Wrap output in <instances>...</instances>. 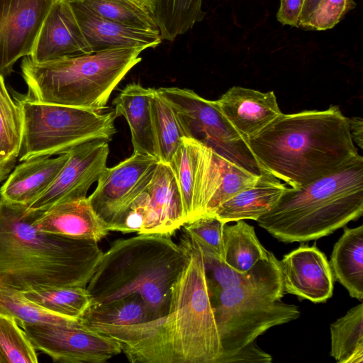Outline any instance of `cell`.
Wrapping results in <instances>:
<instances>
[{
    "instance_id": "6da1fadb",
    "label": "cell",
    "mask_w": 363,
    "mask_h": 363,
    "mask_svg": "<svg viewBox=\"0 0 363 363\" xmlns=\"http://www.w3.org/2000/svg\"><path fill=\"white\" fill-rule=\"evenodd\" d=\"M181 243L188 259L172 291L167 313L128 325H106L132 363H217L220 335L206 279L201 250L186 234Z\"/></svg>"
},
{
    "instance_id": "7a4b0ae2",
    "label": "cell",
    "mask_w": 363,
    "mask_h": 363,
    "mask_svg": "<svg viewBox=\"0 0 363 363\" xmlns=\"http://www.w3.org/2000/svg\"><path fill=\"white\" fill-rule=\"evenodd\" d=\"M44 211L0 197V285L86 288L104 252L96 241L38 230L33 223Z\"/></svg>"
},
{
    "instance_id": "3957f363",
    "label": "cell",
    "mask_w": 363,
    "mask_h": 363,
    "mask_svg": "<svg viewBox=\"0 0 363 363\" xmlns=\"http://www.w3.org/2000/svg\"><path fill=\"white\" fill-rule=\"evenodd\" d=\"M247 143L261 167L292 188L342 168L357 155L339 106L281 113Z\"/></svg>"
},
{
    "instance_id": "277c9868",
    "label": "cell",
    "mask_w": 363,
    "mask_h": 363,
    "mask_svg": "<svg viewBox=\"0 0 363 363\" xmlns=\"http://www.w3.org/2000/svg\"><path fill=\"white\" fill-rule=\"evenodd\" d=\"M170 236L138 234L114 241L103 253L86 289L91 304L139 295L152 320L165 315L172 287L188 259L185 247Z\"/></svg>"
},
{
    "instance_id": "5b68a950",
    "label": "cell",
    "mask_w": 363,
    "mask_h": 363,
    "mask_svg": "<svg viewBox=\"0 0 363 363\" xmlns=\"http://www.w3.org/2000/svg\"><path fill=\"white\" fill-rule=\"evenodd\" d=\"M363 215V157L298 188H286L256 221L278 240H318Z\"/></svg>"
},
{
    "instance_id": "8992f818",
    "label": "cell",
    "mask_w": 363,
    "mask_h": 363,
    "mask_svg": "<svg viewBox=\"0 0 363 363\" xmlns=\"http://www.w3.org/2000/svg\"><path fill=\"white\" fill-rule=\"evenodd\" d=\"M144 50L115 48L43 62L26 56L21 68L34 101L101 111Z\"/></svg>"
},
{
    "instance_id": "52a82bcc",
    "label": "cell",
    "mask_w": 363,
    "mask_h": 363,
    "mask_svg": "<svg viewBox=\"0 0 363 363\" xmlns=\"http://www.w3.org/2000/svg\"><path fill=\"white\" fill-rule=\"evenodd\" d=\"M284 294L280 261L272 252L268 265L256 277L210 296L222 348L217 363L269 328L301 316L297 306L281 301Z\"/></svg>"
},
{
    "instance_id": "ba28073f",
    "label": "cell",
    "mask_w": 363,
    "mask_h": 363,
    "mask_svg": "<svg viewBox=\"0 0 363 363\" xmlns=\"http://www.w3.org/2000/svg\"><path fill=\"white\" fill-rule=\"evenodd\" d=\"M23 116L19 161L65 153L80 144L111 141L116 132L114 111L41 103L28 96L17 99Z\"/></svg>"
},
{
    "instance_id": "9c48e42d",
    "label": "cell",
    "mask_w": 363,
    "mask_h": 363,
    "mask_svg": "<svg viewBox=\"0 0 363 363\" xmlns=\"http://www.w3.org/2000/svg\"><path fill=\"white\" fill-rule=\"evenodd\" d=\"M157 91L172 107L185 138L253 174L259 176L265 172L250 150L247 140L229 123L215 101L185 88L161 87Z\"/></svg>"
},
{
    "instance_id": "30bf717a",
    "label": "cell",
    "mask_w": 363,
    "mask_h": 363,
    "mask_svg": "<svg viewBox=\"0 0 363 363\" xmlns=\"http://www.w3.org/2000/svg\"><path fill=\"white\" fill-rule=\"evenodd\" d=\"M21 328L35 350L54 362L104 363L122 352L117 340L82 324H25Z\"/></svg>"
},
{
    "instance_id": "8fae6325",
    "label": "cell",
    "mask_w": 363,
    "mask_h": 363,
    "mask_svg": "<svg viewBox=\"0 0 363 363\" xmlns=\"http://www.w3.org/2000/svg\"><path fill=\"white\" fill-rule=\"evenodd\" d=\"M159 162L151 156L133 153L117 165L106 167L87 199L107 227L145 191Z\"/></svg>"
},
{
    "instance_id": "7c38bea8",
    "label": "cell",
    "mask_w": 363,
    "mask_h": 363,
    "mask_svg": "<svg viewBox=\"0 0 363 363\" xmlns=\"http://www.w3.org/2000/svg\"><path fill=\"white\" fill-rule=\"evenodd\" d=\"M65 153L68 159L50 187L30 206L46 211L51 206L86 198L88 190L106 168L108 141L93 140L75 146Z\"/></svg>"
},
{
    "instance_id": "4fadbf2b",
    "label": "cell",
    "mask_w": 363,
    "mask_h": 363,
    "mask_svg": "<svg viewBox=\"0 0 363 363\" xmlns=\"http://www.w3.org/2000/svg\"><path fill=\"white\" fill-rule=\"evenodd\" d=\"M55 0H0V75L30 56L41 26Z\"/></svg>"
},
{
    "instance_id": "5bb4252c",
    "label": "cell",
    "mask_w": 363,
    "mask_h": 363,
    "mask_svg": "<svg viewBox=\"0 0 363 363\" xmlns=\"http://www.w3.org/2000/svg\"><path fill=\"white\" fill-rule=\"evenodd\" d=\"M279 261L285 293L315 303L333 296V272L325 255L315 245H301Z\"/></svg>"
},
{
    "instance_id": "9a60e30c",
    "label": "cell",
    "mask_w": 363,
    "mask_h": 363,
    "mask_svg": "<svg viewBox=\"0 0 363 363\" xmlns=\"http://www.w3.org/2000/svg\"><path fill=\"white\" fill-rule=\"evenodd\" d=\"M67 0H55L37 37L30 59L43 62L91 53Z\"/></svg>"
},
{
    "instance_id": "2e32d148",
    "label": "cell",
    "mask_w": 363,
    "mask_h": 363,
    "mask_svg": "<svg viewBox=\"0 0 363 363\" xmlns=\"http://www.w3.org/2000/svg\"><path fill=\"white\" fill-rule=\"evenodd\" d=\"M145 193L146 217L139 234L170 236L187 223L179 187L169 164L159 162Z\"/></svg>"
},
{
    "instance_id": "e0dca14e",
    "label": "cell",
    "mask_w": 363,
    "mask_h": 363,
    "mask_svg": "<svg viewBox=\"0 0 363 363\" xmlns=\"http://www.w3.org/2000/svg\"><path fill=\"white\" fill-rule=\"evenodd\" d=\"M92 52L124 48H156L159 30L144 29L104 18L82 4L67 0Z\"/></svg>"
},
{
    "instance_id": "ac0fdd59",
    "label": "cell",
    "mask_w": 363,
    "mask_h": 363,
    "mask_svg": "<svg viewBox=\"0 0 363 363\" xmlns=\"http://www.w3.org/2000/svg\"><path fill=\"white\" fill-rule=\"evenodd\" d=\"M215 101L225 118L247 140L282 113L273 91L262 92L233 86Z\"/></svg>"
},
{
    "instance_id": "d6986e66",
    "label": "cell",
    "mask_w": 363,
    "mask_h": 363,
    "mask_svg": "<svg viewBox=\"0 0 363 363\" xmlns=\"http://www.w3.org/2000/svg\"><path fill=\"white\" fill-rule=\"evenodd\" d=\"M33 225L42 232L97 242L109 232L87 197L51 206Z\"/></svg>"
},
{
    "instance_id": "ffe728a7",
    "label": "cell",
    "mask_w": 363,
    "mask_h": 363,
    "mask_svg": "<svg viewBox=\"0 0 363 363\" xmlns=\"http://www.w3.org/2000/svg\"><path fill=\"white\" fill-rule=\"evenodd\" d=\"M67 159L68 154L63 153L56 158L40 156L23 161L0 188V197L30 206L52 184Z\"/></svg>"
},
{
    "instance_id": "44dd1931",
    "label": "cell",
    "mask_w": 363,
    "mask_h": 363,
    "mask_svg": "<svg viewBox=\"0 0 363 363\" xmlns=\"http://www.w3.org/2000/svg\"><path fill=\"white\" fill-rule=\"evenodd\" d=\"M155 90L130 83L120 91L112 104L116 118L124 117L129 125L133 153L159 160L150 108V99Z\"/></svg>"
},
{
    "instance_id": "7402d4cb",
    "label": "cell",
    "mask_w": 363,
    "mask_h": 363,
    "mask_svg": "<svg viewBox=\"0 0 363 363\" xmlns=\"http://www.w3.org/2000/svg\"><path fill=\"white\" fill-rule=\"evenodd\" d=\"M286 184L268 172H263L250 187L220 204L212 216L225 223L241 220H257L279 200Z\"/></svg>"
},
{
    "instance_id": "603a6c76",
    "label": "cell",
    "mask_w": 363,
    "mask_h": 363,
    "mask_svg": "<svg viewBox=\"0 0 363 363\" xmlns=\"http://www.w3.org/2000/svg\"><path fill=\"white\" fill-rule=\"evenodd\" d=\"M330 267L333 277L359 301L363 300V225L343 227L335 242Z\"/></svg>"
},
{
    "instance_id": "cb8c5ba5",
    "label": "cell",
    "mask_w": 363,
    "mask_h": 363,
    "mask_svg": "<svg viewBox=\"0 0 363 363\" xmlns=\"http://www.w3.org/2000/svg\"><path fill=\"white\" fill-rule=\"evenodd\" d=\"M223 260L233 270L246 273L259 261L267 259L270 251L259 241L255 228L244 220L225 224L223 235Z\"/></svg>"
},
{
    "instance_id": "d4e9b609",
    "label": "cell",
    "mask_w": 363,
    "mask_h": 363,
    "mask_svg": "<svg viewBox=\"0 0 363 363\" xmlns=\"http://www.w3.org/2000/svg\"><path fill=\"white\" fill-rule=\"evenodd\" d=\"M330 355L337 363H363V303L330 326Z\"/></svg>"
},
{
    "instance_id": "484cf974",
    "label": "cell",
    "mask_w": 363,
    "mask_h": 363,
    "mask_svg": "<svg viewBox=\"0 0 363 363\" xmlns=\"http://www.w3.org/2000/svg\"><path fill=\"white\" fill-rule=\"evenodd\" d=\"M203 0H154L153 18L162 39L174 41L201 22Z\"/></svg>"
},
{
    "instance_id": "4316f807",
    "label": "cell",
    "mask_w": 363,
    "mask_h": 363,
    "mask_svg": "<svg viewBox=\"0 0 363 363\" xmlns=\"http://www.w3.org/2000/svg\"><path fill=\"white\" fill-rule=\"evenodd\" d=\"M151 320L142 298L133 294L105 304L90 305L79 320L87 328L94 325H128Z\"/></svg>"
},
{
    "instance_id": "83f0119b",
    "label": "cell",
    "mask_w": 363,
    "mask_h": 363,
    "mask_svg": "<svg viewBox=\"0 0 363 363\" xmlns=\"http://www.w3.org/2000/svg\"><path fill=\"white\" fill-rule=\"evenodd\" d=\"M22 292L40 307L77 320L91 304L86 288L79 286L45 287Z\"/></svg>"
},
{
    "instance_id": "f1b7e54d",
    "label": "cell",
    "mask_w": 363,
    "mask_h": 363,
    "mask_svg": "<svg viewBox=\"0 0 363 363\" xmlns=\"http://www.w3.org/2000/svg\"><path fill=\"white\" fill-rule=\"evenodd\" d=\"M0 313L13 318L21 328L25 324L81 325L77 319L40 307L26 298L21 291L1 285Z\"/></svg>"
},
{
    "instance_id": "f546056e",
    "label": "cell",
    "mask_w": 363,
    "mask_h": 363,
    "mask_svg": "<svg viewBox=\"0 0 363 363\" xmlns=\"http://www.w3.org/2000/svg\"><path fill=\"white\" fill-rule=\"evenodd\" d=\"M150 108L159 160L169 164L184 135L172 107L157 89L150 99Z\"/></svg>"
},
{
    "instance_id": "4dcf8cb0",
    "label": "cell",
    "mask_w": 363,
    "mask_h": 363,
    "mask_svg": "<svg viewBox=\"0 0 363 363\" xmlns=\"http://www.w3.org/2000/svg\"><path fill=\"white\" fill-rule=\"evenodd\" d=\"M197 154L198 142L184 137L169 163L179 187L187 223L194 219Z\"/></svg>"
},
{
    "instance_id": "1f68e13d",
    "label": "cell",
    "mask_w": 363,
    "mask_h": 363,
    "mask_svg": "<svg viewBox=\"0 0 363 363\" xmlns=\"http://www.w3.org/2000/svg\"><path fill=\"white\" fill-rule=\"evenodd\" d=\"M198 245L201 250L210 296L216 295L229 288L239 286L256 277L268 265L272 253L270 252L267 259L258 262L247 272L240 273L231 269L222 258L213 251L204 246Z\"/></svg>"
},
{
    "instance_id": "d6a6232c",
    "label": "cell",
    "mask_w": 363,
    "mask_h": 363,
    "mask_svg": "<svg viewBox=\"0 0 363 363\" xmlns=\"http://www.w3.org/2000/svg\"><path fill=\"white\" fill-rule=\"evenodd\" d=\"M79 2L100 16L121 23L159 30L151 13L131 0H70Z\"/></svg>"
},
{
    "instance_id": "836d02e7",
    "label": "cell",
    "mask_w": 363,
    "mask_h": 363,
    "mask_svg": "<svg viewBox=\"0 0 363 363\" xmlns=\"http://www.w3.org/2000/svg\"><path fill=\"white\" fill-rule=\"evenodd\" d=\"M38 356L25 330L12 317L0 313V363H37Z\"/></svg>"
},
{
    "instance_id": "e575fe53",
    "label": "cell",
    "mask_w": 363,
    "mask_h": 363,
    "mask_svg": "<svg viewBox=\"0 0 363 363\" xmlns=\"http://www.w3.org/2000/svg\"><path fill=\"white\" fill-rule=\"evenodd\" d=\"M23 133V116L0 75V153L18 157Z\"/></svg>"
},
{
    "instance_id": "d590c367",
    "label": "cell",
    "mask_w": 363,
    "mask_h": 363,
    "mask_svg": "<svg viewBox=\"0 0 363 363\" xmlns=\"http://www.w3.org/2000/svg\"><path fill=\"white\" fill-rule=\"evenodd\" d=\"M259 176L226 160L220 186L208 203L203 216H213L220 204L252 186Z\"/></svg>"
},
{
    "instance_id": "8d00e7d4",
    "label": "cell",
    "mask_w": 363,
    "mask_h": 363,
    "mask_svg": "<svg viewBox=\"0 0 363 363\" xmlns=\"http://www.w3.org/2000/svg\"><path fill=\"white\" fill-rule=\"evenodd\" d=\"M225 224L215 216H204L183 227L189 237L223 259V235Z\"/></svg>"
},
{
    "instance_id": "74e56055",
    "label": "cell",
    "mask_w": 363,
    "mask_h": 363,
    "mask_svg": "<svg viewBox=\"0 0 363 363\" xmlns=\"http://www.w3.org/2000/svg\"><path fill=\"white\" fill-rule=\"evenodd\" d=\"M355 6L354 0H320L300 28L310 30L330 29Z\"/></svg>"
},
{
    "instance_id": "f35d334b",
    "label": "cell",
    "mask_w": 363,
    "mask_h": 363,
    "mask_svg": "<svg viewBox=\"0 0 363 363\" xmlns=\"http://www.w3.org/2000/svg\"><path fill=\"white\" fill-rule=\"evenodd\" d=\"M146 217V196L145 191L110 225L109 231L122 233H139Z\"/></svg>"
},
{
    "instance_id": "ab89813d",
    "label": "cell",
    "mask_w": 363,
    "mask_h": 363,
    "mask_svg": "<svg viewBox=\"0 0 363 363\" xmlns=\"http://www.w3.org/2000/svg\"><path fill=\"white\" fill-rule=\"evenodd\" d=\"M272 357L253 341L228 356L223 363H271Z\"/></svg>"
},
{
    "instance_id": "60d3db41",
    "label": "cell",
    "mask_w": 363,
    "mask_h": 363,
    "mask_svg": "<svg viewBox=\"0 0 363 363\" xmlns=\"http://www.w3.org/2000/svg\"><path fill=\"white\" fill-rule=\"evenodd\" d=\"M304 1L280 0V6L277 13V21L282 25L298 28Z\"/></svg>"
},
{
    "instance_id": "b9f144b4",
    "label": "cell",
    "mask_w": 363,
    "mask_h": 363,
    "mask_svg": "<svg viewBox=\"0 0 363 363\" xmlns=\"http://www.w3.org/2000/svg\"><path fill=\"white\" fill-rule=\"evenodd\" d=\"M350 133L352 139L360 149L363 148V120L361 117L348 118Z\"/></svg>"
},
{
    "instance_id": "7bdbcfd3",
    "label": "cell",
    "mask_w": 363,
    "mask_h": 363,
    "mask_svg": "<svg viewBox=\"0 0 363 363\" xmlns=\"http://www.w3.org/2000/svg\"><path fill=\"white\" fill-rule=\"evenodd\" d=\"M16 157L0 153V183L10 174L15 166Z\"/></svg>"
},
{
    "instance_id": "ee69618b",
    "label": "cell",
    "mask_w": 363,
    "mask_h": 363,
    "mask_svg": "<svg viewBox=\"0 0 363 363\" xmlns=\"http://www.w3.org/2000/svg\"><path fill=\"white\" fill-rule=\"evenodd\" d=\"M320 0H305L300 16L298 28L304 23L308 16L315 9Z\"/></svg>"
},
{
    "instance_id": "f6af8a7d",
    "label": "cell",
    "mask_w": 363,
    "mask_h": 363,
    "mask_svg": "<svg viewBox=\"0 0 363 363\" xmlns=\"http://www.w3.org/2000/svg\"><path fill=\"white\" fill-rule=\"evenodd\" d=\"M145 11L152 14L154 10V0H131Z\"/></svg>"
}]
</instances>
